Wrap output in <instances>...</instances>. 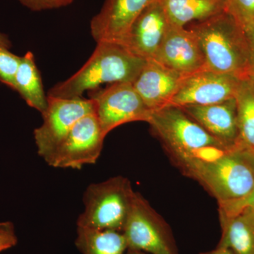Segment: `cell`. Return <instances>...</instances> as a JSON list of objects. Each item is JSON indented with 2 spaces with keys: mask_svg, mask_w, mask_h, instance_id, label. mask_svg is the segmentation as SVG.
<instances>
[{
  "mask_svg": "<svg viewBox=\"0 0 254 254\" xmlns=\"http://www.w3.org/2000/svg\"><path fill=\"white\" fill-rule=\"evenodd\" d=\"M203 50L205 68L240 78L251 76L250 49L244 28L228 10L189 28Z\"/></svg>",
  "mask_w": 254,
  "mask_h": 254,
  "instance_id": "obj_1",
  "label": "cell"
},
{
  "mask_svg": "<svg viewBox=\"0 0 254 254\" xmlns=\"http://www.w3.org/2000/svg\"><path fill=\"white\" fill-rule=\"evenodd\" d=\"M146 60L131 53L121 44L97 43L96 48L81 69L48 92V96L62 98L81 97L85 91L99 88L100 85L133 83Z\"/></svg>",
  "mask_w": 254,
  "mask_h": 254,
  "instance_id": "obj_2",
  "label": "cell"
},
{
  "mask_svg": "<svg viewBox=\"0 0 254 254\" xmlns=\"http://www.w3.org/2000/svg\"><path fill=\"white\" fill-rule=\"evenodd\" d=\"M148 123L179 169L193 159L213 158L230 150L181 107L170 104L155 110Z\"/></svg>",
  "mask_w": 254,
  "mask_h": 254,
  "instance_id": "obj_3",
  "label": "cell"
},
{
  "mask_svg": "<svg viewBox=\"0 0 254 254\" xmlns=\"http://www.w3.org/2000/svg\"><path fill=\"white\" fill-rule=\"evenodd\" d=\"M180 170L199 182L218 204L240 199L254 187L253 170L234 148L213 158L193 159Z\"/></svg>",
  "mask_w": 254,
  "mask_h": 254,
  "instance_id": "obj_4",
  "label": "cell"
},
{
  "mask_svg": "<svg viewBox=\"0 0 254 254\" xmlns=\"http://www.w3.org/2000/svg\"><path fill=\"white\" fill-rule=\"evenodd\" d=\"M134 192L129 180L122 176L89 185L83 194L84 210L78 216L77 227L123 232Z\"/></svg>",
  "mask_w": 254,
  "mask_h": 254,
  "instance_id": "obj_5",
  "label": "cell"
},
{
  "mask_svg": "<svg viewBox=\"0 0 254 254\" xmlns=\"http://www.w3.org/2000/svg\"><path fill=\"white\" fill-rule=\"evenodd\" d=\"M123 233L127 250L149 254H180L168 223L138 192L133 194Z\"/></svg>",
  "mask_w": 254,
  "mask_h": 254,
  "instance_id": "obj_6",
  "label": "cell"
},
{
  "mask_svg": "<svg viewBox=\"0 0 254 254\" xmlns=\"http://www.w3.org/2000/svg\"><path fill=\"white\" fill-rule=\"evenodd\" d=\"M95 113V105L89 98H62L48 96L43 123L34 130L38 153L49 163L59 145L78 120Z\"/></svg>",
  "mask_w": 254,
  "mask_h": 254,
  "instance_id": "obj_7",
  "label": "cell"
},
{
  "mask_svg": "<svg viewBox=\"0 0 254 254\" xmlns=\"http://www.w3.org/2000/svg\"><path fill=\"white\" fill-rule=\"evenodd\" d=\"M90 98L105 134L132 122L148 123L153 111L145 105L131 83H115L91 91Z\"/></svg>",
  "mask_w": 254,
  "mask_h": 254,
  "instance_id": "obj_8",
  "label": "cell"
},
{
  "mask_svg": "<svg viewBox=\"0 0 254 254\" xmlns=\"http://www.w3.org/2000/svg\"><path fill=\"white\" fill-rule=\"evenodd\" d=\"M105 137L95 113L88 114L68 132L48 164L54 168L72 169L95 164Z\"/></svg>",
  "mask_w": 254,
  "mask_h": 254,
  "instance_id": "obj_9",
  "label": "cell"
},
{
  "mask_svg": "<svg viewBox=\"0 0 254 254\" xmlns=\"http://www.w3.org/2000/svg\"><path fill=\"white\" fill-rule=\"evenodd\" d=\"M241 79L206 68L200 70L185 77L170 104L184 107L221 103L235 98Z\"/></svg>",
  "mask_w": 254,
  "mask_h": 254,
  "instance_id": "obj_10",
  "label": "cell"
},
{
  "mask_svg": "<svg viewBox=\"0 0 254 254\" xmlns=\"http://www.w3.org/2000/svg\"><path fill=\"white\" fill-rule=\"evenodd\" d=\"M153 60L185 75L205 68L204 55L193 31L171 23Z\"/></svg>",
  "mask_w": 254,
  "mask_h": 254,
  "instance_id": "obj_11",
  "label": "cell"
},
{
  "mask_svg": "<svg viewBox=\"0 0 254 254\" xmlns=\"http://www.w3.org/2000/svg\"><path fill=\"white\" fill-rule=\"evenodd\" d=\"M153 0H105L92 18L91 33L97 43L123 44L132 25Z\"/></svg>",
  "mask_w": 254,
  "mask_h": 254,
  "instance_id": "obj_12",
  "label": "cell"
},
{
  "mask_svg": "<svg viewBox=\"0 0 254 254\" xmlns=\"http://www.w3.org/2000/svg\"><path fill=\"white\" fill-rule=\"evenodd\" d=\"M170 23L159 0H153L136 18L122 45L141 59L153 60Z\"/></svg>",
  "mask_w": 254,
  "mask_h": 254,
  "instance_id": "obj_13",
  "label": "cell"
},
{
  "mask_svg": "<svg viewBox=\"0 0 254 254\" xmlns=\"http://www.w3.org/2000/svg\"><path fill=\"white\" fill-rule=\"evenodd\" d=\"M187 76L148 60L132 84L153 112L170 104Z\"/></svg>",
  "mask_w": 254,
  "mask_h": 254,
  "instance_id": "obj_14",
  "label": "cell"
},
{
  "mask_svg": "<svg viewBox=\"0 0 254 254\" xmlns=\"http://www.w3.org/2000/svg\"><path fill=\"white\" fill-rule=\"evenodd\" d=\"M181 108L227 149H232L240 141L235 98L215 104Z\"/></svg>",
  "mask_w": 254,
  "mask_h": 254,
  "instance_id": "obj_15",
  "label": "cell"
},
{
  "mask_svg": "<svg viewBox=\"0 0 254 254\" xmlns=\"http://www.w3.org/2000/svg\"><path fill=\"white\" fill-rule=\"evenodd\" d=\"M220 215L222 235L218 247L234 254H254V210L246 208L231 215Z\"/></svg>",
  "mask_w": 254,
  "mask_h": 254,
  "instance_id": "obj_16",
  "label": "cell"
},
{
  "mask_svg": "<svg viewBox=\"0 0 254 254\" xmlns=\"http://www.w3.org/2000/svg\"><path fill=\"white\" fill-rule=\"evenodd\" d=\"M170 23L185 27L227 11L225 0H159Z\"/></svg>",
  "mask_w": 254,
  "mask_h": 254,
  "instance_id": "obj_17",
  "label": "cell"
},
{
  "mask_svg": "<svg viewBox=\"0 0 254 254\" xmlns=\"http://www.w3.org/2000/svg\"><path fill=\"white\" fill-rule=\"evenodd\" d=\"M14 91L18 92L30 107L41 114L48 107V95L45 93L41 73L37 67L34 55L28 52L21 58L14 78Z\"/></svg>",
  "mask_w": 254,
  "mask_h": 254,
  "instance_id": "obj_18",
  "label": "cell"
},
{
  "mask_svg": "<svg viewBox=\"0 0 254 254\" xmlns=\"http://www.w3.org/2000/svg\"><path fill=\"white\" fill-rule=\"evenodd\" d=\"M75 245L82 254H125L126 239L123 232L77 227Z\"/></svg>",
  "mask_w": 254,
  "mask_h": 254,
  "instance_id": "obj_19",
  "label": "cell"
},
{
  "mask_svg": "<svg viewBox=\"0 0 254 254\" xmlns=\"http://www.w3.org/2000/svg\"><path fill=\"white\" fill-rule=\"evenodd\" d=\"M240 141L254 148V78H242L236 95Z\"/></svg>",
  "mask_w": 254,
  "mask_h": 254,
  "instance_id": "obj_20",
  "label": "cell"
},
{
  "mask_svg": "<svg viewBox=\"0 0 254 254\" xmlns=\"http://www.w3.org/2000/svg\"><path fill=\"white\" fill-rule=\"evenodd\" d=\"M227 10L244 29L254 26V0H225Z\"/></svg>",
  "mask_w": 254,
  "mask_h": 254,
  "instance_id": "obj_21",
  "label": "cell"
},
{
  "mask_svg": "<svg viewBox=\"0 0 254 254\" xmlns=\"http://www.w3.org/2000/svg\"><path fill=\"white\" fill-rule=\"evenodd\" d=\"M21 57L13 54L8 48L0 46V81L13 89L14 78Z\"/></svg>",
  "mask_w": 254,
  "mask_h": 254,
  "instance_id": "obj_22",
  "label": "cell"
},
{
  "mask_svg": "<svg viewBox=\"0 0 254 254\" xmlns=\"http://www.w3.org/2000/svg\"><path fill=\"white\" fill-rule=\"evenodd\" d=\"M219 215H231L246 208L254 210V187L252 190L240 199L220 203Z\"/></svg>",
  "mask_w": 254,
  "mask_h": 254,
  "instance_id": "obj_23",
  "label": "cell"
},
{
  "mask_svg": "<svg viewBox=\"0 0 254 254\" xmlns=\"http://www.w3.org/2000/svg\"><path fill=\"white\" fill-rule=\"evenodd\" d=\"M17 243L14 224L10 221L0 222V252L13 248Z\"/></svg>",
  "mask_w": 254,
  "mask_h": 254,
  "instance_id": "obj_24",
  "label": "cell"
},
{
  "mask_svg": "<svg viewBox=\"0 0 254 254\" xmlns=\"http://www.w3.org/2000/svg\"><path fill=\"white\" fill-rule=\"evenodd\" d=\"M20 2L32 10L38 11L43 10L58 9L72 3L74 0H18Z\"/></svg>",
  "mask_w": 254,
  "mask_h": 254,
  "instance_id": "obj_25",
  "label": "cell"
},
{
  "mask_svg": "<svg viewBox=\"0 0 254 254\" xmlns=\"http://www.w3.org/2000/svg\"><path fill=\"white\" fill-rule=\"evenodd\" d=\"M232 148L236 150L241 156L245 159L254 173V148L246 145L240 140Z\"/></svg>",
  "mask_w": 254,
  "mask_h": 254,
  "instance_id": "obj_26",
  "label": "cell"
},
{
  "mask_svg": "<svg viewBox=\"0 0 254 254\" xmlns=\"http://www.w3.org/2000/svg\"><path fill=\"white\" fill-rule=\"evenodd\" d=\"M250 49L251 76L254 78V26L245 30Z\"/></svg>",
  "mask_w": 254,
  "mask_h": 254,
  "instance_id": "obj_27",
  "label": "cell"
},
{
  "mask_svg": "<svg viewBox=\"0 0 254 254\" xmlns=\"http://www.w3.org/2000/svg\"><path fill=\"white\" fill-rule=\"evenodd\" d=\"M200 254H234L231 251L222 247H217L215 250L210 251V252H203Z\"/></svg>",
  "mask_w": 254,
  "mask_h": 254,
  "instance_id": "obj_28",
  "label": "cell"
},
{
  "mask_svg": "<svg viewBox=\"0 0 254 254\" xmlns=\"http://www.w3.org/2000/svg\"><path fill=\"white\" fill-rule=\"evenodd\" d=\"M0 46L5 47L6 48H11V43L9 38L1 32H0Z\"/></svg>",
  "mask_w": 254,
  "mask_h": 254,
  "instance_id": "obj_29",
  "label": "cell"
},
{
  "mask_svg": "<svg viewBox=\"0 0 254 254\" xmlns=\"http://www.w3.org/2000/svg\"><path fill=\"white\" fill-rule=\"evenodd\" d=\"M125 254H149L145 252H141V251L127 250V252Z\"/></svg>",
  "mask_w": 254,
  "mask_h": 254,
  "instance_id": "obj_30",
  "label": "cell"
}]
</instances>
